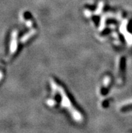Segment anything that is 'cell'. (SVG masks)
<instances>
[{
  "label": "cell",
  "instance_id": "cell-1",
  "mask_svg": "<svg viewBox=\"0 0 132 133\" xmlns=\"http://www.w3.org/2000/svg\"><path fill=\"white\" fill-rule=\"evenodd\" d=\"M111 82V78L109 76H107L104 78L103 83L102 84L101 88L100 89V93L102 95H105L108 93L109 87H110Z\"/></svg>",
  "mask_w": 132,
  "mask_h": 133
},
{
  "label": "cell",
  "instance_id": "cell-2",
  "mask_svg": "<svg viewBox=\"0 0 132 133\" xmlns=\"http://www.w3.org/2000/svg\"><path fill=\"white\" fill-rule=\"evenodd\" d=\"M121 112H128V111H132V103L131 104H128L127 105H123L122 106L121 109Z\"/></svg>",
  "mask_w": 132,
  "mask_h": 133
}]
</instances>
